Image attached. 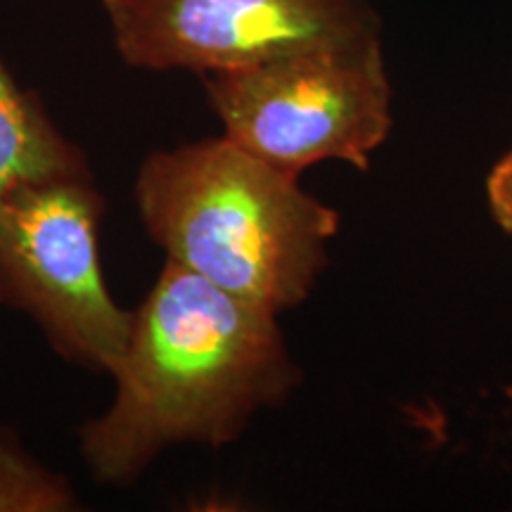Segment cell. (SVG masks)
Instances as JSON below:
<instances>
[{
    "instance_id": "cell-1",
    "label": "cell",
    "mask_w": 512,
    "mask_h": 512,
    "mask_svg": "<svg viewBox=\"0 0 512 512\" xmlns=\"http://www.w3.org/2000/svg\"><path fill=\"white\" fill-rule=\"evenodd\" d=\"M278 318L166 259L133 309L110 406L79 430L93 482L126 489L169 448L230 446L283 408L304 373Z\"/></svg>"
},
{
    "instance_id": "cell-2",
    "label": "cell",
    "mask_w": 512,
    "mask_h": 512,
    "mask_svg": "<svg viewBox=\"0 0 512 512\" xmlns=\"http://www.w3.org/2000/svg\"><path fill=\"white\" fill-rule=\"evenodd\" d=\"M133 200L166 259L275 316L311 297L342 223L297 174L223 133L147 155Z\"/></svg>"
},
{
    "instance_id": "cell-3",
    "label": "cell",
    "mask_w": 512,
    "mask_h": 512,
    "mask_svg": "<svg viewBox=\"0 0 512 512\" xmlns=\"http://www.w3.org/2000/svg\"><path fill=\"white\" fill-rule=\"evenodd\" d=\"M202 86L223 136L297 176L325 162L366 171L394 128L382 36L207 74Z\"/></svg>"
},
{
    "instance_id": "cell-4",
    "label": "cell",
    "mask_w": 512,
    "mask_h": 512,
    "mask_svg": "<svg viewBox=\"0 0 512 512\" xmlns=\"http://www.w3.org/2000/svg\"><path fill=\"white\" fill-rule=\"evenodd\" d=\"M95 176H62L12 188L0 200V306L27 313L57 354L112 375L133 311L105 285Z\"/></svg>"
},
{
    "instance_id": "cell-5",
    "label": "cell",
    "mask_w": 512,
    "mask_h": 512,
    "mask_svg": "<svg viewBox=\"0 0 512 512\" xmlns=\"http://www.w3.org/2000/svg\"><path fill=\"white\" fill-rule=\"evenodd\" d=\"M121 60L145 72H233L382 36L370 0H100Z\"/></svg>"
},
{
    "instance_id": "cell-6",
    "label": "cell",
    "mask_w": 512,
    "mask_h": 512,
    "mask_svg": "<svg viewBox=\"0 0 512 512\" xmlns=\"http://www.w3.org/2000/svg\"><path fill=\"white\" fill-rule=\"evenodd\" d=\"M91 174L79 145L55 126L34 91L19 86L0 55V200L22 183Z\"/></svg>"
},
{
    "instance_id": "cell-7",
    "label": "cell",
    "mask_w": 512,
    "mask_h": 512,
    "mask_svg": "<svg viewBox=\"0 0 512 512\" xmlns=\"http://www.w3.org/2000/svg\"><path fill=\"white\" fill-rule=\"evenodd\" d=\"M81 498L69 479L36 460L17 432L0 425V512H74Z\"/></svg>"
},
{
    "instance_id": "cell-8",
    "label": "cell",
    "mask_w": 512,
    "mask_h": 512,
    "mask_svg": "<svg viewBox=\"0 0 512 512\" xmlns=\"http://www.w3.org/2000/svg\"><path fill=\"white\" fill-rule=\"evenodd\" d=\"M486 204L496 226L512 238V147L486 176Z\"/></svg>"
}]
</instances>
